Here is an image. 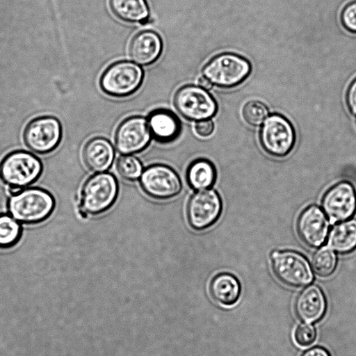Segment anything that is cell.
<instances>
[{
  "mask_svg": "<svg viewBox=\"0 0 356 356\" xmlns=\"http://www.w3.org/2000/svg\"><path fill=\"white\" fill-rule=\"evenodd\" d=\"M55 207L53 195L40 187L19 189L12 193L7 200L10 215L19 222L28 225L44 222L51 216Z\"/></svg>",
  "mask_w": 356,
  "mask_h": 356,
  "instance_id": "cell-1",
  "label": "cell"
},
{
  "mask_svg": "<svg viewBox=\"0 0 356 356\" xmlns=\"http://www.w3.org/2000/svg\"><path fill=\"white\" fill-rule=\"evenodd\" d=\"M118 194L115 177L109 172H99L84 183L81 194L79 213L83 218L99 215L110 209Z\"/></svg>",
  "mask_w": 356,
  "mask_h": 356,
  "instance_id": "cell-2",
  "label": "cell"
},
{
  "mask_svg": "<svg viewBox=\"0 0 356 356\" xmlns=\"http://www.w3.org/2000/svg\"><path fill=\"white\" fill-rule=\"evenodd\" d=\"M42 171L41 160L25 150L13 151L0 162V179L10 189H22L33 184Z\"/></svg>",
  "mask_w": 356,
  "mask_h": 356,
  "instance_id": "cell-3",
  "label": "cell"
},
{
  "mask_svg": "<svg viewBox=\"0 0 356 356\" xmlns=\"http://www.w3.org/2000/svg\"><path fill=\"white\" fill-rule=\"evenodd\" d=\"M144 79V71L130 60H120L110 65L102 73L99 85L108 95L124 97L139 89Z\"/></svg>",
  "mask_w": 356,
  "mask_h": 356,
  "instance_id": "cell-4",
  "label": "cell"
},
{
  "mask_svg": "<svg viewBox=\"0 0 356 356\" xmlns=\"http://www.w3.org/2000/svg\"><path fill=\"white\" fill-rule=\"evenodd\" d=\"M251 65L245 58L232 53L213 57L203 67V76L216 86L232 88L242 83L250 74Z\"/></svg>",
  "mask_w": 356,
  "mask_h": 356,
  "instance_id": "cell-5",
  "label": "cell"
},
{
  "mask_svg": "<svg viewBox=\"0 0 356 356\" xmlns=\"http://www.w3.org/2000/svg\"><path fill=\"white\" fill-rule=\"evenodd\" d=\"M271 268L275 277L289 287H302L313 281V273L307 259L292 250H273L270 253Z\"/></svg>",
  "mask_w": 356,
  "mask_h": 356,
  "instance_id": "cell-6",
  "label": "cell"
},
{
  "mask_svg": "<svg viewBox=\"0 0 356 356\" xmlns=\"http://www.w3.org/2000/svg\"><path fill=\"white\" fill-rule=\"evenodd\" d=\"M174 104L181 115L191 121L209 119L218 110L213 97L207 90L195 85L179 88L175 95Z\"/></svg>",
  "mask_w": 356,
  "mask_h": 356,
  "instance_id": "cell-7",
  "label": "cell"
},
{
  "mask_svg": "<svg viewBox=\"0 0 356 356\" xmlns=\"http://www.w3.org/2000/svg\"><path fill=\"white\" fill-rule=\"evenodd\" d=\"M263 149L269 155L282 158L288 155L296 143V133L290 122L282 115L267 118L259 133Z\"/></svg>",
  "mask_w": 356,
  "mask_h": 356,
  "instance_id": "cell-8",
  "label": "cell"
},
{
  "mask_svg": "<svg viewBox=\"0 0 356 356\" xmlns=\"http://www.w3.org/2000/svg\"><path fill=\"white\" fill-rule=\"evenodd\" d=\"M62 127L59 120L50 115L40 116L30 121L24 129L25 145L33 152L46 154L59 145L62 138Z\"/></svg>",
  "mask_w": 356,
  "mask_h": 356,
  "instance_id": "cell-9",
  "label": "cell"
},
{
  "mask_svg": "<svg viewBox=\"0 0 356 356\" xmlns=\"http://www.w3.org/2000/svg\"><path fill=\"white\" fill-rule=\"evenodd\" d=\"M222 209L221 198L216 191L201 190L195 193L188 202V222L195 230L206 229L218 220Z\"/></svg>",
  "mask_w": 356,
  "mask_h": 356,
  "instance_id": "cell-10",
  "label": "cell"
},
{
  "mask_svg": "<svg viewBox=\"0 0 356 356\" xmlns=\"http://www.w3.org/2000/svg\"><path fill=\"white\" fill-rule=\"evenodd\" d=\"M143 191L157 200H168L177 196L181 190V182L177 173L163 164L148 166L140 179Z\"/></svg>",
  "mask_w": 356,
  "mask_h": 356,
  "instance_id": "cell-11",
  "label": "cell"
},
{
  "mask_svg": "<svg viewBox=\"0 0 356 356\" xmlns=\"http://www.w3.org/2000/svg\"><path fill=\"white\" fill-rule=\"evenodd\" d=\"M323 210L332 223L350 219L356 212V191L348 181L331 186L323 196Z\"/></svg>",
  "mask_w": 356,
  "mask_h": 356,
  "instance_id": "cell-12",
  "label": "cell"
},
{
  "mask_svg": "<svg viewBox=\"0 0 356 356\" xmlns=\"http://www.w3.org/2000/svg\"><path fill=\"white\" fill-rule=\"evenodd\" d=\"M152 134L147 120L139 115L124 120L115 134L117 150L123 154L138 153L149 144Z\"/></svg>",
  "mask_w": 356,
  "mask_h": 356,
  "instance_id": "cell-13",
  "label": "cell"
},
{
  "mask_svg": "<svg viewBox=\"0 0 356 356\" xmlns=\"http://www.w3.org/2000/svg\"><path fill=\"white\" fill-rule=\"evenodd\" d=\"M296 230L304 244L311 248H319L328 236L329 222L324 211L319 207L312 204L299 215Z\"/></svg>",
  "mask_w": 356,
  "mask_h": 356,
  "instance_id": "cell-14",
  "label": "cell"
},
{
  "mask_svg": "<svg viewBox=\"0 0 356 356\" xmlns=\"http://www.w3.org/2000/svg\"><path fill=\"white\" fill-rule=\"evenodd\" d=\"M327 307L326 297L322 289L316 284L305 287L297 296L295 312L303 322L314 323L325 316Z\"/></svg>",
  "mask_w": 356,
  "mask_h": 356,
  "instance_id": "cell-15",
  "label": "cell"
},
{
  "mask_svg": "<svg viewBox=\"0 0 356 356\" xmlns=\"http://www.w3.org/2000/svg\"><path fill=\"white\" fill-rule=\"evenodd\" d=\"M163 50L161 36L152 30H145L137 33L129 46L131 58L141 65H149L160 57Z\"/></svg>",
  "mask_w": 356,
  "mask_h": 356,
  "instance_id": "cell-16",
  "label": "cell"
},
{
  "mask_svg": "<svg viewBox=\"0 0 356 356\" xmlns=\"http://www.w3.org/2000/svg\"><path fill=\"white\" fill-rule=\"evenodd\" d=\"M147 123L155 140L160 143H170L179 136L181 125L178 117L171 111L158 108L150 112Z\"/></svg>",
  "mask_w": 356,
  "mask_h": 356,
  "instance_id": "cell-17",
  "label": "cell"
},
{
  "mask_svg": "<svg viewBox=\"0 0 356 356\" xmlns=\"http://www.w3.org/2000/svg\"><path fill=\"white\" fill-rule=\"evenodd\" d=\"M82 156L89 170L96 172H103L112 165L115 151L112 144L107 139L95 137L86 143Z\"/></svg>",
  "mask_w": 356,
  "mask_h": 356,
  "instance_id": "cell-18",
  "label": "cell"
},
{
  "mask_svg": "<svg viewBox=\"0 0 356 356\" xmlns=\"http://www.w3.org/2000/svg\"><path fill=\"white\" fill-rule=\"evenodd\" d=\"M241 286L238 280L232 274L221 273L213 277L209 284L211 298L218 304L229 307L239 299Z\"/></svg>",
  "mask_w": 356,
  "mask_h": 356,
  "instance_id": "cell-19",
  "label": "cell"
},
{
  "mask_svg": "<svg viewBox=\"0 0 356 356\" xmlns=\"http://www.w3.org/2000/svg\"><path fill=\"white\" fill-rule=\"evenodd\" d=\"M327 246L342 254L353 252L356 248V219L335 225L328 234Z\"/></svg>",
  "mask_w": 356,
  "mask_h": 356,
  "instance_id": "cell-20",
  "label": "cell"
},
{
  "mask_svg": "<svg viewBox=\"0 0 356 356\" xmlns=\"http://www.w3.org/2000/svg\"><path fill=\"white\" fill-rule=\"evenodd\" d=\"M216 170L213 163L206 159L193 160L186 173L188 185L195 190H204L212 186L216 180Z\"/></svg>",
  "mask_w": 356,
  "mask_h": 356,
  "instance_id": "cell-21",
  "label": "cell"
},
{
  "mask_svg": "<svg viewBox=\"0 0 356 356\" xmlns=\"http://www.w3.org/2000/svg\"><path fill=\"white\" fill-rule=\"evenodd\" d=\"M112 11L126 22L146 24L149 20V8L145 0H111Z\"/></svg>",
  "mask_w": 356,
  "mask_h": 356,
  "instance_id": "cell-22",
  "label": "cell"
},
{
  "mask_svg": "<svg viewBox=\"0 0 356 356\" xmlns=\"http://www.w3.org/2000/svg\"><path fill=\"white\" fill-rule=\"evenodd\" d=\"M23 234L22 226L7 213H0V249H10L20 241Z\"/></svg>",
  "mask_w": 356,
  "mask_h": 356,
  "instance_id": "cell-23",
  "label": "cell"
},
{
  "mask_svg": "<svg viewBox=\"0 0 356 356\" xmlns=\"http://www.w3.org/2000/svg\"><path fill=\"white\" fill-rule=\"evenodd\" d=\"M337 264V256L327 246L317 250L312 260V267L314 273L322 277L331 275L334 272Z\"/></svg>",
  "mask_w": 356,
  "mask_h": 356,
  "instance_id": "cell-24",
  "label": "cell"
},
{
  "mask_svg": "<svg viewBox=\"0 0 356 356\" xmlns=\"http://www.w3.org/2000/svg\"><path fill=\"white\" fill-rule=\"evenodd\" d=\"M116 168L119 175L127 181H135L143 172L140 161L135 156L125 154L121 156L117 161Z\"/></svg>",
  "mask_w": 356,
  "mask_h": 356,
  "instance_id": "cell-25",
  "label": "cell"
},
{
  "mask_svg": "<svg viewBox=\"0 0 356 356\" xmlns=\"http://www.w3.org/2000/svg\"><path fill=\"white\" fill-rule=\"evenodd\" d=\"M242 115L248 124L257 127L266 120L268 115V110L262 102L250 101L243 107Z\"/></svg>",
  "mask_w": 356,
  "mask_h": 356,
  "instance_id": "cell-26",
  "label": "cell"
},
{
  "mask_svg": "<svg viewBox=\"0 0 356 356\" xmlns=\"http://www.w3.org/2000/svg\"><path fill=\"white\" fill-rule=\"evenodd\" d=\"M316 328L309 323H301L295 330L294 341L301 347L312 345L316 339Z\"/></svg>",
  "mask_w": 356,
  "mask_h": 356,
  "instance_id": "cell-27",
  "label": "cell"
},
{
  "mask_svg": "<svg viewBox=\"0 0 356 356\" xmlns=\"http://www.w3.org/2000/svg\"><path fill=\"white\" fill-rule=\"evenodd\" d=\"M341 21L343 27L353 33H356V0L347 3L341 14Z\"/></svg>",
  "mask_w": 356,
  "mask_h": 356,
  "instance_id": "cell-28",
  "label": "cell"
},
{
  "mask_svg": "<svg viewBox=\"0 0 356 356\" xmlns=\"http://www.w3.org/2000/svg\"><path fill=\"white\" fill-rule=\"evenodd\" d=\"M213 122L209 120H204L198 121L195 126V133L200 137H208L213 131Z\"/></svg>",
  "mask_w": 356,
  "mask_h": 356,
  "instance_id": "cell-29",
  "label": "cell"
},
{
  "mask_svg": "<svg viewBox=\"0 0 356 356\" xmlns=\"http://www.w3.org/2000/svg\"><path fill=\"white\" fill-rule=\"evenodd\" d=\"M346 104L350 113L356 115V77L353 80L348 88Z\"/></svg>",
  "mask_w": 356,
  "mask_h": 356,
  "instance_id": "cell-30",
  "label": "cell"
},
{
  "mask_svg": "<svg viewBox=\"0 0 356 356\" xmlns=\"http://www.w3.org/2000/svg\"><path fill=\"white\" fill-rule=\"evenodd\" d=\"M301 356H331V354L325 348L316 346L304 351Z\"/></svg>",
  "mask_w": 356,
  "mask_h": 356,
  "instance_id": "cell-31",
  "label": "cell"
},
{
  "mask_svg": "<svg viewBox=\"0 0 356 356\" xmlns=\"http://www.w3.org/2000/svg\"><path fill=\"white\" fill-rule=\"evenodd\" d=\"M198 83H199V86H201L202 88L206 89V90H209L212 87V83L210 82V81H209L206 77H204V76H201L199 80H198Z\"/></svg>",
  "mask_w": 356,
  "mask_h": 356,
  "instance_id": "cell-32",
  "label": "cell"
}]
</instances>
